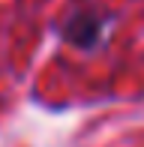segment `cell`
I'll return each mask as SVG.
<instances>
[{"label":"cell","instance_id":"cell-1","mask_svg":"<svg viewBox=\"0 0 144 147\" xmlns=\"http://www.w3.org/2000/svg\"><path fill=\"white\" fill-rule=\"evenodd\" d=\"M108 15L105 12H96V9H75L72 15H66L63 21V39L75 48H96V45L105 42L108 36Z\"/></svg>","mask_w":144,"mask_h":147}]
</instances>
